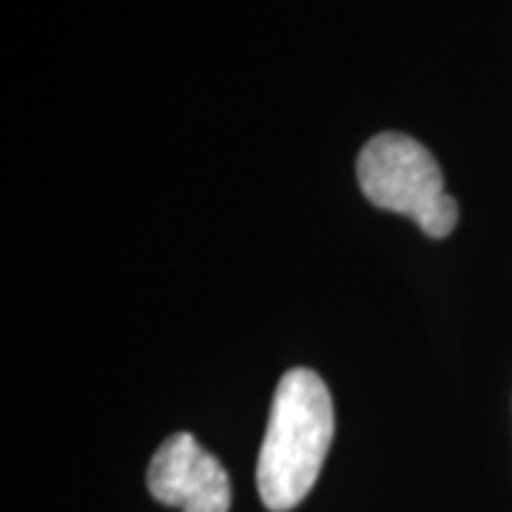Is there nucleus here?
<instances>
[{
	"label": "nucleus",
	"instance_id": "f257e3e1",
	"mask_svg": "<svg viewBox=\"0 0 512 512\" xmlns=\"http://www.w3.org/2000/svg\"><path fill=\"white\" fill-rule=\"evenodd\" d=\"M333 399L308 367H293L276 384L271 419L256 464V490L271 512L299 507L313 490L333 444Z\"/></svg>",
	"mask_w": 512,
	"mask_h": 512
},
{
	"label": "nucleus",
	"instance_id": "f03ea898",
	"mask_svg": "<svg viewBox=\"0 0 512 512\" xmlns=\"http://www.w3.org/2000/svg\"><path fill=\"white\" fill-rule=\"evenodd\" d=\"M356 177L376 208L410 217L427 237L453 234L458 202L444 191L439 163L419 140L399 131L370 137L356 160Z\"/></svg>",
	"mask_w": 512,
	"mask_h": 512
},
{
	"label": "nucleus",
	"instance_id": "7ed1b4c3",
	"mask_svg": "<svg viewBox=\"0 0 512 512\" xmlns=\"http://www.w3.org/2000/svg\"><path fill=\"white\" fill-rule=\"evenodd\" d=\"M148 493L183 512L231 510V478L191 433H174L148 464Z\"/></svg>",
	"mask_w": 512,
	"mask_h": 512
}]
</instances>
